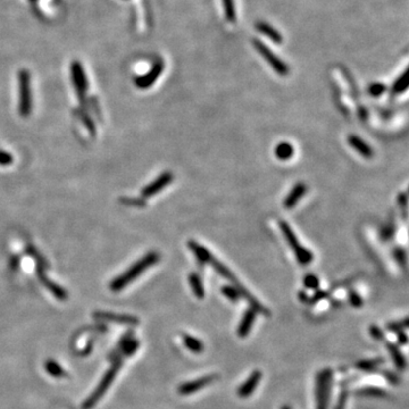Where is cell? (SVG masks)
Segmentation results:
<instances>
[{
    "label": "cell",
    "mask_w": 409,
    "mask_h": 409,
    "mask_svg": "<svg viewBox=\"0 0 409 409\" xmlns=\"http://www.w3.org/2000/svg\"><path fill=\"white\" fill-rule=\"evenodd\" d=\"M207 265H210L216 271V272L221 275V276H223L224 278H226L227 281L231 282V284L235 286V289L239 291L241 298L245 299L248 304H249V307H251V308L256 310V313L262 314V315H264V316H271L270 310L267 309L264 305H262L261 302L257 300V298L254 297L253 294L248 291V289L245 285H242V283L239 281V278L235 276L233 273H232V271L229 269V267L224 265L221 261H218L214 255L209 258Z\"/></svg>",
    "instance_id": "6da1fadb"
},
{
    "label": "cell",
    "mask_w": 409,
    "mask_h": 409,
    "mask_svg": "<svg viewBox=\"0 0 409 409\" xmlns=\"http://www.w3.org/2000/svg\"><path fill=\"white\" fill-rule=\"evenodd\" d=\"M159 259L160 255L157 251H150V253L145 254L142 258H140L132 266H130L124 273H122L119 276L114 278L111 282V284H109V289L113 292H120L122 289H124L130 283H132L136 278L139 277L144 271L156 265L159 262Z\"/></svg>",
    "instance_id": "7a4b0ae2"
},
{
    "label": "cell",
    "mask_w": 409,
    "mask_h": 409,
    "mask_svg": "<svg viewBox=\"0 0 409 409\" xmlns=\"http://www.w3.org/2000/svg\"><path fill=\"white\" fill-rule=\"evenodd\" d=\"M333 371L326 367L317 372L315 377V409H329L332 396Z\"/></svg>",
    "instance_id": "3957f363"
},
{
    "label": "cell",
    "mask_w": 409,
    "mask_h": 409,
    "mask_svg": "<svg viewBox=\"0 0 409 409\" xmlns=\"http://www.w3.org/2000/svg\"><path fill=\"white\" fill-rule=\"evenodd\" d=\"M121 367H122V360L116 359L115 361H114L111 368L105 373L104 376H102L100 383L97 385L96 389H94L92 395H90L88 397V399H86L83 403V406H82L83 409H91L96 406V405L98 404V401L104 397L105 393L107 392L108 388L112 385L113 381L115 380V377L121 369Z\"/></svg>",
    "instance_id": "277c9868"
},
{
    "label": "cell",
    "mask_w": 409,
    "mask_h": 409,
    "mask_svg": "<svg viewBox=\"0 0 409 409\" xmlns=\"http://www.w3.org/2000/svg\"><path fill=\"white\" fill-rule=\"evenodd\" d=\"M278 225H280V229L283 235H284V238L286 239V241H288L290 248L293 250L294 256H296L299 264L302 266L309 265L314 259V255L312 251L306 249L305 247H302L301 243L299 242L297 235L294 234V232L291 229V226L288 223L284 221H280L278 222Z\"/></svg>",
    "instance_id": "5b68a950"
},
{
    "label": "cell",
    "mask_w": 409,
    "mask_h": 409,
    "mask_svg": "<svg viewBox=\"0 0 409 409\" xmlns=\"http://www.w3.org/2000/svg\"><path fill=\"white\" fill-rule=\"evenodd\" d=\"M19 104L18 112L21 116L27 117L32 112V89H31V75L27 69H21L18 73Z\"/></svg>",
    "instance_id": "8992f818"
},
{
    "label": "cell",
    "mask_w": 409,
    "mask_h": 409,
    "mask_svg": "<svg viewBox=\"0 0 409 409\" xmlns=\"http://www.w3.org/2000/svg\"><path fill=\"white\" fill-rule=\"evenodd\" d=\"M253 45L259 54L262 55V57L264 58V60L269 63L271 68H272L275 72H276L278 75L281 76H286L289 74V68L288 65L285 64L284 62L282 60H280L276 55H275L272 50H271L269 47L266 45H264L262 41H259L256 39V40H253Z\"/></svg>",
    "instance_id": "52a82bcc"
},
{
    "label": "cell",
    "mask_w": 409,
    "mask_h": 409,
    "mask_svg": "<svg viewBox=\"0 0 409 409\" xmlns=\"http://www.w3.org/2000/svg\"><path fill=\"white\" fill-rule=\"evenodd\" d=\"M218 379H219L218 374H216V373H211V374L197 377V379L192 380V381H187V382L179 385L178 393L181 396L194 395V393H197L198 391L202 390V389L208 387V385L214 384Z\"/></svg>",
    "instance_id": "ba28073f"
},
{
    "label": "cell",
    "mask_w": 409,
    "mask_h": 409,
    "mask_svg": "<svg viewBox=\"0 0 409 409\" xmlns=\"http://www.w3.org/2000/svg\"><path fill=\"white\" fill-rule=\"evenodd\" d=\"M70 77H72L73 84L75 86L78 99L83 102L86 91H88V78H86L83 65L78 61H74L70 64Z\"/></svg>",
    "instance_id": "9c48e42d"
},
{
    "label": "cell",
    "mask_w": 409,
    "mask_h": 409,
    "mask_svg": "<svg viewBox=\"0 0 409 409\" xmlns=\"http://www.w3.org/2000/svg\"><path fill=\"white\" fill-rule=\"evenodd\" d=\"M174 180V175L171 172H164L160 174L156 180H153L151 183L145 186L142 190H141V195L144 199L150 198V197L159 194L163 189L166 188L172 181Z\"/></svg>",
    "instance_id": "30bf717a"
},
{
    "label": "cell",
    "mask_w": 409,
    "mask_h": 409,
    "mask_svg": "<svg viewBox=\"0 0 409 409\" xmlns=\"http://www.w3.org/2000/svg\"><path fill=\"white\" fill-rule=\"evenodd\" d=\"M163 69H164V63L160 60L157 61L155 64L152 65V68L147 74L135 78V84L139 89H142V90L149 89L150 86H152L156 83V81L158 80L160 74L163 73Z\"/></svg>",
    "instance_id": "8fae6325"
},
{
    "label": "cell",
    "mask_w": 409,
    "mask_h": 409,
    "mask_svg": "<svg viewBox=\"0 0 409 409\" xmlns=\"http://www.w3.org/2000/svg\"><path fill=\"white\" fill-rule=\"evenodd\" d=\"M37 276L41 284L45 286V288L48 289L49 292L53 294L54 297H56L58 300L65 301L66 299H68V292H66L62 286L56 284V283L51 281L50 278L47 276L45 273V266H42V265L37 266Z\"/></svg>",
    "instance_id": "7c38bea8"
},
{
    "label": "cell",
    "mask_w": 409,
    "mask_h": 409,
    "mask_svg": "<svg viewBox=\"0 0 409 409\" xmlns=\"http://www.w3.org/2000/svg\"><path fill=\"white\" fill-rule=\"evenodd\" d=\"M263 377V373L259 369H254L253 372L250 373V375L248 376V379L243 382L237 390L238 397L242 399L249 398V397L253 395L256 391V389L258 388L259 383H261Z\"/></svg>",
    "instance_id": "4fadbf2b"
},
{
    "label": "cell",
    "mask_w": 409,
    "mask_h": 409,
    "mask_svg": "<svg viewBox=\"0 0 409 409\" xmlns=\"http://www.w3.org/2000/svg\"><path fill=\"white\" fill-rule=\"evenodd\" d=\"M93 317L96 318V320L109 321V322H114V323L127 324V325H137L140 323L139 318L136 316H132V315H127V314L96 312V313H93Z\"/></svg>",
    "instance_id": "5bb4252c"
},
{
    "label": "cell",
    "mask_w": 409,
    "mask_h": 409,
    "mask_svg": "<svg viewBox=\"0 0 409 409\" xmlns=\"http://www.w3.org/2000/svg\"><path fill=\"white\" fill-rule=\"evenodd\" d=\"M256 316H257V313H256V310L251 308V307H249V308L245 310L241 320H240V323L238 325V330H237V334L239 336V338H241V339H246V338L249 336L251 329H253V325L256 322Z\"/></svg>",
    "instance_id": "9a60e30c"
},
{
    "label": "cell",
    "mask_w": 409,
    "mask_h": 409,
    "mask_svg": "<svg viewBox=\"0 0 409 409\" xmlns=\"http://www.w3.org/2000/svg\"><path fill=\"white\" fill-rule=\"evenodd\" d=\"M384 344H385V348H387L388 350L389 355H390L392 358L393 364H395L396 368L400 372L405 371V368H406L407 366V360H406V358H405L404 353L401 352L399 345L390 341H384Z\"/></svg>",
    "instance_id": "2e32d148"
},
{
    "label": "cell",
    "mask_w": 409,
    "mask_h": 409,
    "mask_svg": "<svg viewBox=\"0 0 409 409\" xmlns=\"http://www.w3.org/2000/svg\"><path fill=\"white\" fill-rule=\"evenodd\" d=\"M306 191H307V187L305 183H302V182L297 183L296 186L292 188V190L289 192V195L285 197L284 203H283L286 209H292V208L299 203V200L305 196Z\"/></svg>",
    "instance_id": "e0dca14e"
},
{
    "label": "cell",
    "mask_w": 409,
    "mask_h": 409,
    "mask_svg": "<svg viewBox=\"0 0 409 409\" xmlns=\"http://www.w3.org/2000/svg\"><path fill=\"white\" fill-rule=\"evenodd\" d=\"M348 142L356 151L359 152L364 158L369 159L374 156V150L371 148V145H369L366 141L360 139L358 136L350 135L348 137Z\"/></svg>",
    "instance_id": "ac0fdd59"
},
{
    "label": "cell",
    "mask_w": 409,
    "mask_h": 409,
    "mask_svg": "<svg viewBox=\"0 0 409 409\" xmlns=\"http://www.w3.org/2000/svg\"><path fill=\"white\" fill-rule=\"evenodd\" d=\"M188 247L189 249H190L192 253L195 254L197 261L199 262V264L202 263V265H207L208 264V261H209V258L211 257V254L209 250L207 249V248H204V246L199 245L198 242L194 241V240H189L188 241Z\"/></svg>",
    "instance_id": "d6986e66"
},
{
    "label": "cell",
    "mask_w": 409,
    "mask_h": 409,
    "mask_svg": "<svg viewBox=\"0 0 409 409\" xmlns=\"http://www.w3.org/2000/svg\"><path fill=\"white\" fill-rule=\"evenodd\" d=\"M385 361L384 358H373V359H363L357 361L355 367L358 371L364 373H376L379 372L380 366Z\"/></svg>",
    "instance_id": "ffe728a7"
},
{
    "label": "cell",
    "mask_w": 409,
    "mask_h": 409,
    "mask_svg": "<svg viewBox=\"0 0 409 409\" xmlns=\"http://www.w3.org/2000/svg\"><path fill=\"white\" fill-rule=\"evenodd\" d=\"M356 396L360 397H374V398H384V397H388L387 390H384L383 388L376 387V385H366V387H361L359 389H357L356 391H353Z\"/></svg>",
    "instance_id": "44dd1931"
},
{
    "label": "cell",
    "mask_w": 409,
    "mask_h": 409,
    "mask_svg": "<svg viewBox=\"0 0 409 409\" xmlns=\"http://www.w3.org/2000/svg\"><path fill=\"white\" fill-rule=\"evenodd\" d=\"M182 341H183L184 347H186L189 350V351L197 353V355H198V353H202L204 350V342L202 340L197 339L196 337L191 336V334L183 333L182 334Z\"/></svg>",
    "instance_id": "7402d4cb"
},
{
    "label": "cell",
    "mask_w": 409,
    "mask_h": 409,
    "mask_svg": "<svg viewBox=\"0 0 409 409\" xmlns=\"http://www.w3.org/2000/svg\"><path fill=\"white\" fill-rule=\"evenodd\" d=\"M188 281H189V285H190V288L192 290V293L195 294V297L197 299H199V300L204 299V288L202 278H200L199 275L197 273H191L190 275H189Z\"/></svg>",
    "instance_id": "603a6c76"
},
{
    "label": "cell",
    "mask_w": 409,
    "mask_h": 409,
    "mask_svg": "<svg viewBox=\"0 0 409 409\" xmlns=\"http://www.w3.org/2000/svg\"><path fill=\"white\" fill-rule=\"evenodd\" d=\"M256 29H257L262 34H265L267 38L271 39V40H272L275 43H282L283 42V38H282V35L280 34V32L275 30L274 27H272L270 24H267V23H264V22L257 23V25H256Z\"/></svg>",
    "instance_id": "cb8c5ba5"
},
{
    "label": "cell",
    "mask_w": 409,
    "mask_h": 409,
    "mask_svg": "<svg viewBox=\"0 0 409 409\" xmlns=\"http://www.w3.org/2000/svg\"><path fill=\"white\" fill-rule=\"evenodd\" d=\"M294 153L293 145L289 142H280L275 148V156L280 160H289Z\"/></svg>",
    "instance_id": "d4e9b609"
},
{
    "label": "cell",
    "mask_w": 409,
    "mask_h": 409,
    "mask_svg": "<svg viewBox=\"0 0 409 409\" xmlns=\"http://www.w3.org/2000/svg\"><path fill=\"white\" fill-rule=\"evenodd\" d=\"M45 369L48 373L49 375L54 376V377H64L68 374H66V371L64 368H63L60 364L57 363V361L55 360H47L45 363Z\"/></svg>",
    "instance_id": "484cf974"
},
{
    "label": "cell",
    "mask_w": 409,
    "mask_h": 409,
    "mask_svg": "<svg viewBox=\"0 0 409 409\" xmlns=\"http://www.w3.org/2000/svg\"><path fill=\"white\" fill-rule=\"evenodd\" d=\"M408 88V69H405L404 73L397 78L392 85V93L400 94L405 92Z\"/></svg>",
    "instance_id": "4316f807"
},
{
    "label": "cell",
    "mask_w": 409,
    "mask_h": 409,
    "mask_svg": "<svg viewBox=\"0 0 409 409\" xmlns=\"http://www.w3.org/2000/svg\"><path fill=\"white\" fill-rule=\"evenodd\" d=\"M221 292L224 297H225L226 299H229V300L231 302H233V304H237V302H239L240 299H241L239 291L235 289V286H233L232 284L223 285L221 288Z\"/></svg>",
    "instance_id": "83f0119b"
},
{
    "label": "cell",
    "mask_w": 409,
    "mask_h": 409,
    "mask_svg": "<svg viewBox=\"0 0 409 409\" xmlns=\"http://www.w3.org/2000/svg\"><path fill=\"white\" fill-rule=\"evenodd\" d=\"M408 328V317H405L400 321L391 322V323H388L385 325V330L389 332H399L401 330H406Z\"/></svg>",
    "instance_id": "f1b7e54d"
},
{
    "label": "cell",
    "mask_w": 409,
    "mask_h": 409,
    "mask_svg": "<svg viewBox=\"0 0 409 409\" xmlns=\"http://www.w3.org/2000/svg\"><path fill=\"white\" fill-rule=\"evenodd\" d=\"M223 7H224V14L229 22L235 21V8H234V1L233 0H223Z\"/></svg>",
    "instance_id": "f546056e"
},
{
    "label": "cell",
    "mask_w": 409,
    "mask_h": 409,
    "mask_svg": "<svg viewBox=\"0 0 409 409\" xmlns=\"http://www.w3.org/2000/svg\"><path fill=\"white\" fill-rule=\"evenodd\" d=\"M304 285L307 290L316 291L320 289V278L315 274H307L304 277Z\"/></svg>",
    "instance_id": "4dcf8cb0"
},
{
    "label": "cell",
    "mask_w": 409,
    "mask_h": 409,
    "mask_svg": "<svg viewBox=\"0 0 409 409\" xmlns=\"http://www.w3.org/2000/svg\"><path fill=\"white\" fill-rule=\"evenodd\" d=\"M349 396H350V391L348 389H343L340 393L339 396H338V399H337V403L334 405L333 409H345L347 407V404H348V400H349Z\"/></svg>",
    "instance_id": "1f68e13d"
},
{
    "label": "cell",
    "mask_w": 409,
    "mask_h": 409,
    "mask_svg": "<svg viewBox=\"0 0 409 409\" xmlns=\"http://www.w3.org/2000/svg\"><path fill=\"white\" fill-rule=\"evenodd\" d=\"M348 300L349 304L351 305L353 308H360L364 305V300L358 292H356L355 290H350L348 293Z\"/></svg>",
    "instance_id": "d6a6232c"
},
{
    "label": "cell",
    "mask_w": 409,
    "mask_h": 409,
    "mask_svg": "<svg viewBox=\"0 0 409 409\" xmlns=\"http://www.w3.org/2000/svg\"><path fill=\"white\" fill-rule=\"evenodd\" d=\"M368 332H369V336H371L373 339L376 340V341H387L385 340V333L382 329H380L379 326L375 325V324H372L369 325V329H368Z\"/></svg>",
    "instance_id": "836d02e7"
},
{
    "label": "cell",
    "mask_w": 409,
    "mask_h": 409,
    "mask_svg": "<svg viewBox=\"0 0 409 409\" xmlns=\"http://www.w3.org/2000/svg\"><path fill=\"white\" fill-rule=\"evenodd\" d=\"M397 202H398V204L400 207L401 211H403V217L405 221H407V204H408V200H407V194L406 192H400L397 197Z\"/></svg>",
    "instance_id": "e575fe53"
},
{
    "label": "cell",
    "mask_w": 409,
    "mask_h": 409,
    "mask_svg": "<svg viewBox=\"0 0 409 409\" xmlns=\"http://www.w3.org/2000/svg\"><path fill=\"white\" fill-rule=\"evenodd\" d=\"M379 372L384 376V379L387 380L390 384H392V385H398L399 384L400 379H399V376L396 374V373L389 371V369H379Z\"/></svg>",
    "instance_id": "d590c367"
},
{
    "label": "cell",
    "mask_w": 409,
    "mask_h": 409,
    "mask_svg": "<svg viewBox=\"0 0 409 409\" xmlns=\"http://www.w3.org/2000/svg\"><path fill=\"white\" fill-rule=\"evenodd\" d=\"M385 90H387V88H385L384 84L373 83L368 88V93L373 97H380V96H382V94L385 92Z\"/></svg>",
    "instance_id": "8d00e7d4"
},
{
    "label": "cell",
    "mask_w": 409,
    "mask_h": 409,
    "mask_svg": "<svg viewBox=\"0 0 409 409\" xmlns=\"http://www.w3.org/2000/svg\"><path fill=\"white\" fill-rule=\"evenodd\" d=\"M329 297V292L325 290H316L315 293L313 294V296H310V300H309V305H314L316 304V302L323 300V299L328 298Z\"/></svg>",
    "instance_id": "74e56055"
},
{
    "label": "cell",
    "mask_w": 409,
    "mask_h": 409,
    "mask_svg": "<svg viewBox=\"0 0 409 409\" xmlns=\"http://www.w3.org/2000/svg\"><path fill=\"white\" fill-rule=\"evenodd\" d=\"M395 232H396V226H395V224H393V221H392V222L389 223L388 225H385L383 227L382 232H381V235H382L383 240H389V239H392L393 234H395Z\"/></svg>",
    "instance_id": "f35d334b"
},
{
    "label": "cell",
    "mask_w": 409,
    "mask_h": 409,
    "mask_svg": "<svg viewBox=\"0 0 409 409\" xmlns=\"http://www.w3.org/2000/svg\"><path fill=\"white\" fill-rule=\"evenodd\" d=\"M14 157L10 152H7L5 150H0V165L1 166H9L13 164Z\"/></svg>",
    "instance_id": "ab89813d"
},
{
    "label": "cell",
    "mask_w": 409,
    "mask_h": 409,
    "mask_svg": "<svg viewBox=\"0 0 409 409\" xmlns=\"http://www.w3.org/2000/svg\"><path fill=\"white\" fill-rule=\"evenodd\" d=\"M81 117H82V121H83V123H84V125L86 127V129H88V131L91 133L92 136H94L96 135V125H94V123H93V121L90 119V117L86 115L85 113H82L81 114Z\"/></svg>",
    "instance_id": "60d3db41"
},
{
    "label": "cell",
    "mask_w": 409,
    "mask_h": 409,
    "mask_svg": "<svg viewBox=\"0 0 409 409\" xmlns=\"http://www.w3.org/2000/svg\"><path fill=\"white\" fill-rule=\"evenodd\" d=\"M393 254H395V258L398 262V264L400 266H405L406 264V253H405V250L401 249V248H397Z\"/></svg>",
    "instance_id": "b9f144b4"
},
{
    "label": "cell",
    "mask_w": 409,
    "mask_h": 409,
    "mask_svg": "<svg viewBox=\"0 0 409 409\" xmlns=\"http://www.w3.org/2000/svg\"><path fill=\"white\" fill-rule=\"evenodd\" d=\"M397 343L398 345H406L408 343V337L405 330L397 332Z\"/></svg>",
    "instance_id": "7bdbcfd3"
},
{
    "label": "cell",
    "mask_w": 409,
    "mask_h": 409,
    "mask_svg": "<svg viewBox=\"0 0 409 409\" xmlns=\"http://www.w3.org/2000/svg\"><path fill=\"white\" fill-rule=\"evenodd\" d=\"M122 203H124L127 204H133V206H139V207L145 206V200H143V199L128 198V199H122Z\"/></svg>",
    "instance_id": "ee69618b"
},
{
    "label": "cell",
    "mask_w": 409,
    "mask_h": 409,
    "mask_svg": "<svg viewBox=\"0 0 409 409\" xmlns=\"http://www.w3.org/2000/svg\"><path fill=\"white\" fill-rule=\"evenodd\" d=\"M298 298H299V300L302 302V304L309 305L310 296H309V293L306 292V291H300V292H299V294H298Z\"/></svg>",
    "instance_id": "f6af8a7d"
},
{
    "label": "cell",
    "mask_w": 409,
    "mask_h": 409,
    "mask_svg": "<svg viewBox=\"0 0 409 409\" xmlns=\"http://www.w3.org/2000/svg\"><path fill=\"white\" fill-rule=\"evenodd\" d=\"M13 265H11V267H13V269L15 270L17 267V264H18V262H19V259L18 258H13Z\"/></svg>",
    "instance_id": "bcb514c9"
},
{
    "label": "cell",
    "mask_w": 409,
    "mask_h": 409,
    "mask_svg": "<svg viewBox=\"0 0 409 409\" xmlns=\"http://www.w3.org/2000/svg\"><path fill=\"white\" fill-rule=\"evenodd\" d=\"M280 409H292V407L289 406V405H283Z\"/></svg>",
    "instance_id": "7dc6e473"
},
{
    "label": "cell",
    "mask_w": 409,
    "mask_h": 409,
    "mask_svg": "<svg viewBox=\"0 0 409 409\" xmlns=\"http://www.w3.org/2000/svg\"><path fill=\"white\" fill-rule=\"evenodd\" d=\"M29 1H31V2H33V3H34V2H37L38 0H29Z\"/></svg>",
    "instance_id": "c3c4849f"
}]
</instances>
